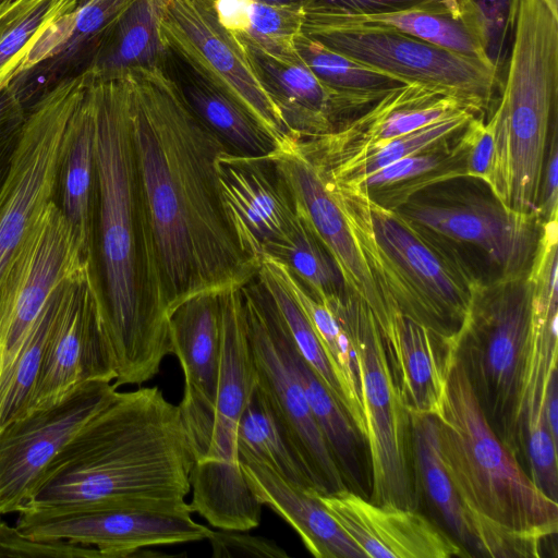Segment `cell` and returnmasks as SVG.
<instances>
[{
    "mask_svg": "<svg viewBox=\"0 0 558 558\" xmlns=\"http://www.w3.org/2000/svg\"><path fill=\"white\" fill-rule=\"evenodd\" d=\"M137 168L169 317L202 293L240 289L259 265L242 250L216 171L228 149L166 66L128 71Z\"/></svg>",
    "mask_w": 558,
    "mask_h": 558,
    "instance_id": "1",
    "label": "cell"
},
{
    "mask_svg": "<svg viewBox=\"0 0 558 558\" xmlns=\"http://www.w3.org/2000/svg\"><path fill=\"white\" fill-rule=\"evenodd\" d=\"M93 74L97 201L94 268L118 387L154 378L171 353L169 313L137 168L128 72Z\"/></svg>",
    "mask_w": 558,
    "mask_h": 558,
    "instance_id": "2",
    "label": "cell"
},
{
    "mask_svg": "<svg viewBox=\"0 0 558 558\" xmlns=\"http://www.w3.org/2000/svg\"><path fill=\"white\" fill-rule=\"evenodd\" d=\"M193 462L179 405L158 387L117 391L56 456L21 510L192 513Z\"/></svg>",
    "mask_w": 558,
    "mask_h": 558,
    "instance_id": "3",
    "label": "cell"
},
{
    "mask_svg": "<svg viewBox=\"0 0 558 558\" xmlns=\"http://www.w3.org/2000/svg\"><path fill=\"white\" fill-rule=\"evenodd\" d=\"M444 466L474 523L480 556L538 557L558 530V504L490 427L456 355L434 414Z\"/></svg>",
    "mask_w": 558,
    "mask_h": 558,
    "instance_id": "4",
    "label": "cell"
},
{
    "mask_svg": "<svg viewBox=\"0 0 558 558\" xmlns=\"http://www.w3.org/2000/svg\"><path fill=\"white\" fill-rule=\"evenodd\" d=\"M322 179L386 300L403 316L457 344L484 281L477 269L453 244L377 204L359 185Z\"/></svg>",
    "mask_w": 558,
    "mask_h": 558,
    "instance_id": "5",
    "label": "cell"
},
{
    "mask_svg": "<svg viewBox=\"0 0 558 558\" xmlns=\"http://www.w3.org/2000/svg\"><path fill=\"white\" fill-rule=\"evenodd\" d=\"M501 95L489 116L495 156L487 187L504 206L537 216L545 156L558 125V7L517 0Z\"/></svg>",
    "mask_w": 558,
    "mask_h": 558,
    "instance_id": "6",
    "label": "cell"
},
{
    "mask_svg": "<svg viewBox=\"0 0 558 558\" xmlns=\"http://www.w3.org/2000/svg\"><path fill=\"white\" fill-rule=\"evenodd\" d=\"M531 333L526 272L483 281L457 341V355L487 422L515 456L525 451L523 392Z\"/></svg>",
    "mask_w": 558,
    "mask_h": 558,
    "instance_id": "7",
    "label": "cell"
},
{
    "mask_svg": "<svg viewBox=\"0 0 558 558\" xmlns=\"http://www.w3.org/2000/svg\"><path fill=\"white\" fill-rule=\"evenodd\" d=\"M324 303L347 328L355 349L372 474L368 500L417 510L421 487L412 450L410 413L375 317L349 290L343 296Z\"/></svg>",
    "mask_w": 558,
    "mask_h": 558,
    "instance_id": "8",
    "label": "cell"
},
{
    "mask_svg": "<svg viewBox=\"0 0 558 558\" xmlns=\"http://www.w3.org/2000/svg\"><path fill=\"white\" fill-rule=\"evenodd\" d=\"M85 82V70L64 76L26 107L20 138L0 186V303L34 225L58 197L68 124Z\"/></svg>",
    "mask_w": 558,
    "mask_h": 558,
    "instance_id": "9",
    "label": "cell"
},
{
    "mask_svg": "<svg viewBox=\"0 0 558 558\" xmlns=\"http://www.w3.org/2000/svg\"><path fill=\"white\" fill-rule=\"evenodd\" d=\"M302 33L405 84L453 97L484 116L500 88V72L397 29L304 12Z\"/></svg>",
    "mask_w": 558,
    "mask_h": 558,
    "instance_id": "10",
    "label": "cell"
},
{
    "mask_svg": "<svg viewBox=\"0 0 558 558\" xmlns=\"http://www.w3.org/2000/svg\"><path fill=\"white\" fill-rule=\"evenodd\" d=\"M256 385L316 490L348 488L319 429L287 349L281 315L257 276L241 289Z\"/></svg>",
    "mask_w": 558,
    "mask_h": 558,
    "instance_id": "11",
    "label": "cell"
},
{
    "mask_svg": "<svg viewBox=\"0 0 558 558\" xmlns=\"http://www.w3.org/2000/svg\"><path fill=\"white\" fill-rule=\"evenodd\" d=\"M395 210L456 247H469L493 272L490 280L526 274L541 234L536 215L511 210L493 195L420 192Z\"/></svg>",
    "mask_w": 558,
    "mask_h": 558,
    "instance_id": "12",
    "label": "cell"
},
{
    "mask_svg": "<svg viewBox=\"0 0 558 558\" xmlns=\"http://www.w3.org/2000/svg\"><path fill=\"white\" fill-rule=\"evenodd\" d=\"M160 35L172 56L243 107L281 146L296 140L243 50L218 23L213 0H169Z\"/></svg>",
    "mask_w": 558,
    "mask_h": 558,
    "instance_id": "13",
    "label": "cell"
},
{
    "mask_svg": "<svg viewBox=\"0 0 558 558\" xmlns=\"http://www.w3.org/2000/svg\"><path fill=\"white\" fill-rule=\"evenodd\" d=\"M94 265V257L50 202L34 225L13 268L0 303V379L21 345L64 281Z\"/></svg>",
    "mask_w": 558,
    "mask_h": 558,
    "instance_id": "14",
    "label": "cell"
},
{
    "mask_svg": "<svg viewBox=\"0 0 558 558\" xmlns=\"http://www.w3.org/2000/svg\"><path fill=\"white\" fill-rule=\"evenodd\" d=\"M116 378V360L90 265L61 287L58 313L26 413L61 401L85 383Z\"/></svg>",
    "mask_w": 558,
    "mask_h": 558,
    "instance_id": "15",
    "label": "cell"
},
{
    "mask_svg": "<svg viewBox=\"0 0 558 558\" xmlns=\"http://www.w3.org/2000/svg\"><path fill=\"white\" fill-rule=\"evenodd\" d=\"M117 391L113 381H88L0 429V515L25 506L51 461Z\"/></svg>",
    "mask_w": 558,
    "mask_h": 558,
    "instance_id": "16",
    "label": "cell"
},
{
    "mask_svg": "<svg viewBox=\"0 0 558 558\" xmlns=\"http://www.w3.org/2000/svg\"><path fill=\"white\" fill-rule=\"evenodd\" d=\"M16 529L27 537L97 548L102 558L140 556L144 548L207 539V526L191 513L138 509H41L17 512Z\"/></svg>",
    "mask_w": 558,
    "mask_h": 558,
    "instance_id": "17",
    "label": "cell"
},
{
    "mask_svg": "<svg viewBox=\"0 0 558 558\" xmlns=\"http://www.w3.org/2000/svg\"><path fill=\"white\" fill-rule=\"evenodd\" d=\"M240 289L219 294L221 353L215 402L208 411L181 414L194 462L240 464L238 425L256 386Z\"/></svg>",
    "mask_w": 558,
    "mask_h": 558,
    "instance_id": "18",
    "label": "cell"
},
{
    "mask_svg": "<svg viewBox=\"0 0 558 558\" xmlns=\"http://www.w3.org/2000/svg\"><path fill=\"white\" fill-rule=\"evenodd\" d=\"M225 208L245 254L259 265L286 243L299 215L289 186L269 157L228 148L216 158Z\"/></svg>",
    "mask_w": 558,
    "mask_h": 558,
    "instance_id": "19",
    "label": "cell"
},
{
    "mask_svg": "<svg viewBox=\"0 0 558 558\" xmlns=\"http://www.w3.org/2000/svg\"><path fill=\"white\" fill-rule=\"evenodd\" d=\"M269 158L292 194L298 214L307 222L339 268L350 292L372 311L379 330L399 312L384 296L361 253L348 221L313 165L298 147V140Z\"/></svg>",
    "mask_w": 558,
    "mask_h": 558,
    "instance_id": "20",
    "label": "cell"
},
{
    "mask_svg": "<svg viewBox=\"0 0 558 558\" xmlns=\"http://www.w3.org/2000/svg\"><path fill=\"white\" fill-rule=\"evenodd\" d=\"M317 498L347 535L372 558H449L470 554L417 510L376 505L345 488Z\"/></svg>",
    "mask_w": 558,
    "mask_h": 558,
    "instance_id": "21",
    "label": "cell"
},
{
    "mask_svg": "<svg viewBox=\"0 0 558 558\" xmlns=\"http://www.w3.org/2000/svg\"><path fill=\"white\" fill-rule=\"evenodd\" d=\"M239 47L296 140L332 133L376 102L328 87L295 49L289 53H272L251 46Z\"/></svg>",
    "mask_w": 558,
    "mask_h": 558,
    "instance_id": "22",
    "label": "cell"
},
{
    "mask_svg": "<svg viewBox=\"0 0 558 558\" xmlns=\"http://www.w3.org/2000/svg\"><path fill=\"white\" fill-rule=\"evenodd\" d=\"M464 108L469 107L453 97L418 84H404L335 132L298 140V147L313 161H333L366 151Z\"/></svg>",
    "mask_w": 558,
    "mask_h": 558,
    "instance_id": "23",
    "label": "cell"
},
{
    "mask_svg": "<svg viewBox=\"0 0 558 558\" xmlns=\"http://www.w3.org/2000/svg\"><path fill=\"white\" fill-rule=\"evenodd\" d=\"M169 339L184 375L180 413L208 411L216 398L220 353V302L217 293L197 294L169 317Z\"/></svg>",
    "mask_w": 558,
    "mask_h": 558,
    "instance_id": "24",
    "label": "cell"
},
{
    "mask_svg": "<svg viewBox=\"0 0 558 558\" xmlns=\"http://www.w3.org/2000/svg\"><path fill=\"white\" fill-rule=\"evenodd\" d=\"M381 336L408 411L434 415L445 393L457 344L401 313Z\"/></svg>",
    "mask_w": 558,
    "mask_h": 558,
    "instance_id": "25",
    "label": "cell"
},
{
    "mask_svg": "<svg viewBox=\"0 0 558 558\" xmlns=\"http://www.w3.org/2000/svg\"><path fill=\"white\" fill-rule=\"evenodd\" d=\"M69 120L58 183V206L84 248L94 257L97 201L96 111L93 74Z\"/></svg>",
    "mask_w": 558,
    "mask_h": 558,
    "instance_id": "26",
    "label": "cell"
},
{
    "mask_svg": "<svg viewBox=\"0 0 558 558\" xmlns=\"http://www.w3.org/2000/svg\"><path fill=\"white\" fill-rule=\"evenodd\" d=\"M239 462L256 498L295 530L314 557L366 558L317 498L316 489L293 485L263 463Z\"/></svg>",
    "mask_w": 558,
    "mask_h": 558,
    "instance_id": "27",
    "label": "cell"
},
{
    "mask_svg": "<svg viewBox=\"0 0 558 558\" xmlns=\"http://www.w3.org/2000/svg\"><path fill=\"white\" fill-rule=\"evenodd\" d=\"M168 1L133 2L99 36L84 69L111 77L138 68L165 66L169 51L160 21Z\"/></svg>",
    "mask_w": 558,
    "mask_h": 558,
    "instance_id": "28",
    "label": "cell"
},
{
    "mask_svg": "<svg viewBox=\"0 0 558 558\" xmlns=\"http://www.w3.org/2000/svg\"><path fill=\"white\" fill-rule=\"evenodd\" d=\"M166 68L198 118L238 154L269 157L281 145L243 107L169 52Z\"/></svg>",
    "mask_w": 558,
    "mask_h": 558,
    "instance_id": "29",
    "label": "cell"
},
{
    "mask_svg": "<svg viewBox=\"0 0 558 558\" xmlns=\"http://www.w3.org/2000/svg\"><path fill=\"white\" fill-rule=\"evenodd\" d=\"M260 262L280 279L308 319L339 381L347 413L365 440L359 364L349 331L330 307L316 299L286 264L269 255H263Z\"/></svg>",
    "mask_w": 558,
    "mask_h": 558,
    "instance_id": "30",
    "label": "cell"
},
{
    "mask_svg": "<svg viewBox=\"0 0 558 558\" xmlns=\"http://www.w3.org/2000/svg\"><path fill=\"white\" fill-rule=\"evenodd\" d=\"M462 131L351 184L359 185L377 204L395 209L428 187L465 178Z\"/></svg>",
    "mask_w": 558,
    "mask_h": 558,
    "instance_id": "31",
    "label": "cell"
},
{
    "mask_svg": "<svg viewBox=\"0 0 558 558\" xmlns=\"http://www.w3.org/2000/svg\"><path fill=\"white\" fill-rule=\"evenodd\" d=\"M191 512L220 530L246 532L259 525L263 504L252 492L240 464L193 462Z\"/></svg>",
    "mask_w": 558,
    "mask_h": 558,
    "instance_id": "32",
    "label": "cell"
},
{
    "mask_svg": "<svg viewBox=\"0 0 558 558\" xmlns=\"http://www.w3.org/2000/svg\"><path fill=\"white\" fill-rule=\"evenodd\" d=\"M323 15L390 27L496 68L487 56L480 22L470 7H425L374 15Z\"/></svg>",
    "mask_w": 558,
    "mask_h": 558,
    "instance_id": "33",
    "label": "cell"
},
{
    "mask_svg": "<svg viewBox=\"0 0 558 558\" xmlns=\"http://www.w3.org/2000/svg\"><path fill=\"white\" fill-rule=\"evenodd\" d=\"M287 349L314 418L324 435L347 487L365 497L361 453V442H365V440L343 407L299 354L289 332Z\"/></svg>",
    "mask_w": 558,
    "mask_h": 558,
    "instance_id": "34",
    "label": "cell"
},
{
    "mask_svg": "<svg viewBox=\"0 0 558 558\" xmlns=\"http://www.w3.org/2000/svg\"><path fill=\"white\" fill-rule=\"evenodd\" d=\"M411 439L420 487L440 513L456 539L480 555V544L470 512L463 506L444 466L434 415L409 412Z\"/></svg>",
    "mask_w": 558,
    "mask_h": 558,
    "instance_id": "35",
    "label": "cell"
},
{
    "mask_svg": "<svg viewBox=\"0 0 558 558\" xmlns=\"http://www.w3.org/2000/svg\"><path fill=\"white\" fill-rule=\"evenodd\" d=\"M77 0H0V94L25 72L41 39Z\"/></svg>",
    "mask_w": 558,
    "mask_h": 558,
    "instance_id": "36",
    "label": "cell"
},
{
    "mask_svg": "<svg viewBox=\"0 0 558 558\" xmlns=\"http://www.w3.org/2000/svg\"><path fill=\"white\" fill-rule=\"evenodd\" d=\"M218 23L239 46L272 53L294 51L302 32V5L276 4L264 0H213Z\"/></svg>",
    "mask_w": 558,
    "mask_h": 558,
    "instance_id": "37",
    "label": "cell"
},
{
    "mask_svg": "<svg viewBox=\"0 0 558 558\" xmlns=\"http://www.w3.org/2000/svg\"><path fill=\"white\" fill-rule=\"evenodd\" d=\"M482 114L464 108L452 116L390 140L366 151L333 161H313L322 177L337 183H359L381 168L407 156L429 148L459 134Z\"/></svg>",
    "mask_w": 558,
    "mask_h": 558,
    "instance_id": "38",
    "label": "cell"
},
{
    "mask_svg": "<svg viewBox=\"0 0 558 558\" xmlns=\"http://www.w3.org/2000/svg\"><path fill=\"white\" fill-rule=\"evenodd\" d=\"M236 448L239 460L248 459L263 463L293 485L316 489L257 385L238 425Z\"/></svg>",
    "mask_w": 558,
    "mask_h": 558,
    "instance_id": "39",
    "label": "cell"
},
{
    "mask_svg": "<svg viewBox=\"0 0 558 558\" xmlns=\"http://www.w3.org/2000/svg\"><path fill=\"white\" fill-rule=\"evenodd\" d=\"M294 48L310 70L328 87L351 96L379 100L405 83L342 54L300 33Z\"/></svg>",
    "mask_w": 558,
    "mask_h": 558,
    "instance_id": "40",
    "label": "cell"
},
{
    "mask_svg": "<svg viewBox=\"0 0 558 558\" xmlns=\"http://www.w3.org/2000/svg\"><path fill=\"white\" fill-rule=\"evenodd\" d=\"M62 284L47 302L12 365L0 379V429L27 412L58 313Z\"/></svg>",
    "mask_w": 558,
    "mask_h": 558,
    "instance_id": "41",
    "label": "cell"
},
{
    "mask_svg": "<svg viewBox=\"0 0 558 558\" xmlns=\"http://www.w3.org/2000/svg\"><path fill=\"white\" fill-rule=\"evenodd\" d=\"M269 256L286 264L305 288L322 302L341 298L348 291L335 260L300 215L298 225L288 241Z\"/></svg>",
    "mask_w": 558,
    "mask_h": 558,
    "instance_id": "42",
    "label": "cell"
},
{
    "mask_svg": "<svg viewBox=\"0 0 558 558\" xmlns=\"http://www.w3.org/2000/svg\"><path fill=\"white\" fill-rule=\"evenodd\" d=\"M256 276L272 298L296 351L345 410V400L339 381L305 314L265 263L259 262Z\"/></svg>",
    "mask_w": 558,
    "mask_h": 558,
    "instance_id": "43",
    "label": "cell"
},
{
    "mask_svg": "<svg viewBox=\"0 0 558 558\" xmlns=\"http://www.w3.org/2000/svg\"><path fill=\"white\" fill-rule=\"evenodd\" d=\"M524 432L525 451L532 470L531 478L549 498L557 501V444L547 427L545 413L535 414L526 420Z\"/></svg>",
    "mask_w": 558,
    "mask_h": 558,
    "instance_id": "44",
    "label": "cell"
},
{
    "mask_svg": "<svg viewBox=\"0 0 558 558\" xmlns=\"http://www.w3.org/2000/svg\"><path fill=\"white\" fill-rule=\"evenodd\" d=\"M0 557L102 558V555L92 546L27 537L16 526L0 520Z\"/></svg>",
    "mask_w": 558,
    "mask_h": 558,
    "instance_id": "45",
    "label": "cell"
},
{
    "mask_svg": "<svg viewBox=\"0 0 558 558\" xmlns=\"http://www.w3.org/2000/svg\"><path fill=\"white\" fill-rule=\"evenodd\" d=\"M483 32L486 52L500 72L506 44L512 32L517 0H468Z\"/></svg>",
    "mask_w": 558,
    "mask_h": 558,
    "instance_id": "46",
    "label": "cell"
},
{
    "mask_svg": "<svg viewBox=\"0 0 558 558\" xmlns=\"http://www.w3.org/2000/svg\"><path fill=\"white\" fill-rule=\"evenodd\" d=\"M425 7L472 8L468 0H306L303 9L331 15H374Z\"/></svg>",
    "mask_w": 558,
    "mask_h": 558,
    "instance_id": "47",
    "label": "cell"
},
{
    "mask_svg": "<svg viewBox=\"0 0 558 558\" xmlns=\"http://www.w3.org/2000/svg\"><path fill=\"white\" fill-rule=\"evenodd\" d=\"M465 178L476 179L488 185L495 156V135L489 120L484 116L473 118L463 129Z\"/></svg>",
    "mask_w": 558,
    "mask_h": 558,
    "instance_id": "48",
    "label": "cell"
},
{
    "mask_svg": "<svg viewBox=\"0 0 558 558\" xmlns=\"http://www.w3.org/2000/svg\"><path fill=\"white\" fill-rule=\"evenodd\" d=\"M213 556L219 557H288V554L272 539L243 531H211L207 538Z\"/></svg>",
    "mask_w": 558,
    "mask_h": 558,
    "instance_id": "49",
    "label": "cell"
},
{
    "mask_svg": "<svg viewBox=\"0 0 558 558\" xmlns=\"http://www.w3.org/2000/svg\"><path fill=\"white\" fill-rule=\"evenodd\" d=\"M26 104L13 86L0 94V186L9 171L26 117Z\"/></svg>",
    "mask_w": 558,
    "mask_h": 558,
    "instance_id": "50",
    "label": "cell"
},
{
    "mask_svg": "<svg viewBox=\"0 0 558 558\" xmlns=\"http://www.w3.org/2000/svg\"><path fill=\"white\" fill-rule=\"evenodd\" d=\"M136 0H77L74 11L76 29L89 37L101 34Z\"/></svg>",
    "mask_w": 558,
    "mask_h": 558,
    "instance_id": "51",
    "label": "cell"
},
{
    "mask_svg": "<svg viewBox=\"0 0 558 558\" xmlns=\"http://www.w3.org/2000/svg\"><path fill=\"white\" fill-rule=\"evenodd\" d=\"M558 216V125L554 128L543 168L537 217L541 223L557 220Z\"/></svg>",
    "mask_w": 558,
    "mask_h": 558,
    "instance_id": "52",
    "label": "cell"
},
{
    "mask_svg": "<svg viewBox=\"0 0 558 558\" xmlns=\"http://www.w3.org/2000/svg\"><path fill=\"white\" fill-rule=\"evenodd\" d=\"M557 372L549 380L545 397V418L554 441L558 442V383Z\"/></svg>",
    "mask_w": 558,
    "mask_h": 558,
    "instance_id": "53",
    "label": "cell"
},
{
    "mask_svg": "<svg viewBox=\"0 0 558 558\" xmlns=\"http://www.w3.org/2000/svg\"><path fill=\"white\" fill-rule=\"evenodd\" d=\"M266 2L276 3V4H294V5H304L306 0H264Z\"/></svg>",
    "mask_w": 558,
    "mask_h": 558,
    "instance_id": "54",
    "label": "cell"
},
{
    "mask_svg": "<svg viewBox=\"0 0 558 558\" xmlns=\"http://www.w3.org/2000/svg\"><path fill=\"white\" fill-rule=\"evenodd\" d=\"M551 3H554L555 5H558V0H549Z\"/></svg>",
    "mask_w": 558,
    "mask_h": 558,
    "instance_id": "55",
    "label": "cell"
}]
</instances>
